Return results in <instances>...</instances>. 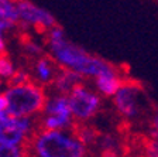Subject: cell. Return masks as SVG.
Masks as SVG:
<instances>
[{
  "instance_id": "6da1fadb",
  "label": "cell",
  "mask_w": 158,
  "mask_h": 157,
  "mask_svg": "<svg viewBox=\"0 0 158 157\" xmlns=\"http://www.w3.org/2000/svg\"><path fill=\"white\" fill-rule=\"evenodd\" d=\"M45 44L49 50V57L58 64L59 68L75 72L83 79H95L113 67L112 62L93 55L85 48L66 40L62 27L59 26L47 31Z\"/></svg>"
},
{
  "instance_id": "7a4b0ae2",
  "label": "cell",
  "mask_w": 158,
  "mask_h": 157,
  "mask_svg": "<svg viewBox=\"0 0 158 157\" xmlns=\"http://www.w3.org/2000/svg\"><path fill=\"white\" fill-rule=\"evenodd\" d=\"M31 157H86L88 147L73 130H41L37 128L26 140Z\"/></svg>"
},
{
  "instance_id": "3957f363",
  "label": "cell",
  "mask_w": 158,
  "mask_h": 157,
  "mask_svg": "<svg viewBox=\"0 0 158 157\" xmlns=\"http://www.w3.org/2000/svg\"><path fill=\"white\" fill-rule=\"evenodd\" d=\"M4 96L7 101V113L16 118H30L31 115L43 113L48 99L45 88L35 81L9 89Z\"/></svg>"
},
{
  "instance_id": "277c9868",
  "label": "cell",
  "mask_w": 158,
  "mask_h": 157,
  "mask_svg": "<svg viewBox=\"0 0 158 157\" xmlns=\"http://www.w3.org/2000/svg\"><path fill=\"white\" fill-rule=\"evenodd\" d=\"M75 123L69 109L68 98L55 94L47 99L43 115L35 124L41 130H72Z\"/></svg>"
},
{
  "instance_id": "5b68a950",
  "label": "cell",
  "mask_w": 158,
  "mask_h": 157,
  "mask_svg": "<svg viewBox=\"0 0 158 157\" xmlns=\"http://www.w3.org/2000/svg\"><path fill=\"white\" fill-rule=\"evenodd\" d=\"M66 98L76 123H86L95 118L102 108V96L85 84L75 86L66 95Z\"/></svg>"
},
{
  "instance_id": "8992f818",
  "label": "cell",
  "mask_w": 158,
  "mask_h": 157,
  "mask_svg": "<svg viewBox=\"0 0 158 157\" xmlns=\"http://www.w3.org/2000/svg\"><path fill=\"white\" fill-rule=\"evenodd\" d=\"M116 113L124 120H134L144 109V91L137 82L126 79L112 98Z\"/></svg>"
},
{
  "instance_id": "52a82bcc",
  "label": "cell",
  "mask_w": 158,
  "mask_h": 157,
  "mask_svg": "<svg viewBox=\"0 0 158 157\" xmlns=\"http://www.w3.org/2000/svg\"><path fill=\"white\" fill-rule=\"evenodd\" d=\"M35 129L30 118H16L7 112L0 113V146H21Z\"/></svg>"
},
{
  "instance_id": "ba28073f",
  "label": "cell",
  "mask_w": 158,
  "mask_h": 157,
  "mask_svg": "<svg viewBox=\"0 0 158 157\" xmlns=\"http://www.w3.org/2000/svg\"><path fill=\"white\" fill-rule=\"evenodd\" d=\"M17 10H19L20 21L23 24H26L27 27L31 26L34 27L37 33L40 34H47L48 30H51L52 27L58 26L56 20L52 14L47 11L45 9L35 6L31 2H16Z\"/></svg>"
},
{
  "instance_id": "9c48e42d",
  "label": "cell",
  "mask_w": 158,
  "mask_h": 157,
  "mask_svg": "<svg viewBox=\"0 0 158 157\" xmlns=\"http://www.w3.org/2000/svg\"><path fill=\"white\" fill-rule=\"evenodd\" d=\"M124 81L126 79L123 78L122 72L118 71V68L116 65H113L110 69H107L106 72L96 76L93 79V84H95V91L100 96L113 98Z\"/></svg>"
},
{
  "instance_id": "30bf717a",
  "label": "cell",
  "mask_w": 158,
  "mask_h": 157,
  "mask_svg": "<svg viewBox=\"0 0 158 157\" xmlns=\"http://www.w3.org/2000/svg\"><path fill=\"white\" fill-rule=\"evenodd\" d=\"M33 79L37 84L41 86H51L59 72V65L49 57V54H45L33 61Z\"/></svg>"
},
{
  "instance_id": "8fae6325",
  "label": "cell",
  "mask_w": 158,
  "mask_h": 157,
  "mask_svg": "<svg viewBox=\"0 0 158 157\" xmlns=\"http://www.w3.org/2000/svg\"><path fill=\"white\" fill-rule=\"evenodd\" d=\"M83 81H85V79L81 75L75 74V72L59 68L58 75L55 76L54 82L51 84V88H52L54 91H55V94H58V95L66 96L75 86L83 84Z\"/></svg>"
},
{
  "instance_id": "7c38bea8",
  "label": "cell",
  "mask_w": 158,
  "mask_h": 157,
  "mask_svg": "<svg viewBox=\"0 0 158 157\" xmlns=\"http://www.w3.org/2000/svg\"><path fill=\"white\" fill-rule=\"evenodd\" d=\"M0 19L6 20L9 23L14 24L19 27L20 26V16H19V10H17L16 2H7V0H2L0 2Z\"/></svg>"
},
{
  "instance_id": "4fadbf2b",
  "label": "cell",
  "mask_w": 158,
  "mask_h": 157,
  "mask_svg": "<svg viewBox=\"0 0 158 157\" xmlns=\"http://www.w3.org/2000/svg\"><path fill=\"white\" fill-rule=\"evenodd\" d=\"M99 144H100V149H102V157H117L118 154V144L117 139L112 134H103L100 140H99Z\"/></svg>"
},
{
  "instance_id": "5bb4252c",
  "label": "cell",
  "mask_w": 158,
  "mask_h": 157,
  "mask_svg": "<svg viewBox=\"0 0 158 157\" xmlns=\"http://www.w3.org/2000/svg\"><path fill=\"white\" fill-rule=\"evenodd\" d=\"M0 157H31L27 143L21 146H0Z\"/></svg>"
},
{
  "instance_id": "9a60e30c",
  "label": "cell",
  "mask_w": 158,
  "mask_h": 157,
  "mask_svg": "<svg viewBox=\"0 0 158 157\" xmlns=\"http://www.w3.org/2000/svg\"><path fill=\"white\" fill-rule=\"evenodd\" d=\"M31 81H34V79L28 72L24 71V69H17V71H14L13 75L7 79V86L11 89V88H16V86H21V85H26V84H30Z\"/></svg>"
},
{
  "instance_id": "2e32d148",
  "label": "cell",
  "mask_w": 158,
  "mask_h": 157,
  "mask_svg": "<svg viewBox=\"0 0 158 157\" xmlns=\"http://www.w3.org/2000/svg\"><path fill=\"white\" fill-rule=\"evenodd\" d=\"M13 74H14L13 62H11V59H10L9 52L4 50V51L0 52V76L9 79Z\"/></svg>"
},
{
  "instance_id": "e0dca14e",
  "label": "cell",
  "mask_w": 158,
  "mask_h": 157,
  "mask_svg": "<svg viewBox=\"0 0 158 157\" xmlns=\"http://www.w3.org/2000/svg\"><path fill=\"white\" fill-rule=\"evenodd\" d=\"M143 157H158V140L148 137L143 144Z\"/></svg>"
},
{
  "instance_id": "ac0fdd59",
  "label": "cell",
  "mask_w": 158,
  "mask_h": 157,
  "mask_svg": "<svg viewBox=\"0 0 158 157\" xmlns=\"http://www.w3.org/2000/svg\"><path fill=\"white\" fill-rule=\"evenodd\" d=\"M148 137L158 140V108L154 109L148 118Z\"/></svg>"
},
{
  "instance_id": "d6986e66",
  "label": "cell",
  "mask_w": 158,
  "mask_h": 157,
  "mask_svg": "<svg viewBox=\"0 0 158 157\" xmlns=\"http://www.w3.org/2000/svg\"><path fill=\"white\" fill-rule=\"evenodd\" d=\"M4 111H7V101L4 95H0V113H3Z\"/></svg>"
},
{
  "instance_id": "ffe728a7",
  "label": "cell",
  "mask_w": 158,
  "mask_h": 157,
  "mask_svg": "<svg viewBox=\"0 0 158 157\" xmlns=\"http://www.w3.org/2000/svg\"><path fill=\"white\" fill-rule=\"evenodd\" d=\"M2 51H4V41H3V38H2V36H0V52Z\"/></svg>"
},
{
  "instance_id": "44dd1931",
  "label": "cell",
  "mask_w": 158,
  "mask_h": 157,
  "mask_svg": "<svg viewBox=\"0 0 158 157\" xmlns=\"http://www.w3.org/2000/svg\"><path fill=\"white\" fill-rule=\"evenodd\" d=\"M0 85H2V81H0Z\"/></svg>"
}]
</instances>
